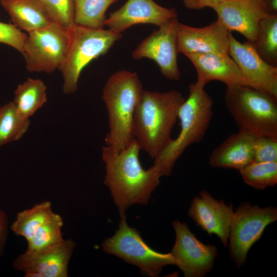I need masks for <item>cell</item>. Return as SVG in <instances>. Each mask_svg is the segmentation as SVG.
<instances>
[{"label": "cell", "mask_w": 277, "mask_h": 277, "mask_svg": "<svg viewBox=\"0 0 277 277\" xmlns=\"http://www.w3.org/2000/svg\"><path fill=\"white\" fill-rule=\"evenodd\" d=\"M141 147L135 139L117 152L105 146L102 159L105 165L104 184L109 189L120 215L131 206L146 205L162 176L154 165L145 169L140 161Z\"/></svg>", "instance_id": "6da1fadb"}, {"label": "cell", "mask_w": 277, "mask_h": 277, "mask_svg": "<svg viewBox=\"0 0 277 277\" xmlns=\"http://www.w3.org/2000/svg\"><path fill=\"white\" fill-rule=\"evenodd\" d=\"M175 90L166 92L144 90L134 115V139L152 159L171 142L179 109L185 101Z\"/></svg>", "instance_id": "7a4b0ae2"}, {"label": "cell", "mask_w": 277, "mask_h": 277, "mask_svg": "<svg viewBox=\"0 0 277 277\" xmlns=\"http://www.w3.org/2000/svg\"><path fill=\"white\" fill-rule=\"evenodd\" d=\"M144 90L135 72L122 70L113 73L103 90L108 116L106 146L119 152L134 139V115Z\"/></svg>", "instance_id": "3957f363"}, {"label": "cell", "mask_w": 277, "mask_h": 277, "mask_svg": "<svg viewBox=\"0 0 277 277\" xmlns=\"http://www.w3.org/2000/svg\"><path fill=\"white\" fill-rule=\"evenodd\" d=\"M204 87L196 82L189 85L188 96L178 112L180 132L153 159V165L162 176L170 175L185 150L190 145L200 142L206 135L212 117L213 101Z\"/></svg>", "instance_id": "277c9868"}, {"label": "cell", "mask_w": 277, "mask_h": 277, "mask_svg": "<svg viewBox=\"0 0 277 277\" xmlns=\"http://www.w3.org/2000/svg\"><path fill=\"white\" fill-rule=\"evenodd\" d=\"M224 102L240 130L277 138V97L241 84L226 87Z\"/></svg>", "instance_id": "5b68a950"}, {"label": "cell", "mask_w": 277, "mask_h": 277, "mask_svg": "<svg viewBox=\"0 0 277 277\" xmlns=\"http://www.w3.org/2000/svg\"><path fill=\"white\" fill-rule=\"evenodd\" d=\"M71 39L65 61L59 70L63 77V91H76L84 68L92 61L105 54L122 34L109 29L74 25L70 29Z\"/></svg>", "instance_id": "8992f818"}, {"label": "cell", "mask_w": 277, "mask_h": 277, "mask_svg": "<svg viewBox=\"0 0 277 277\" xmlns=\"http://www.w3.org/2000/svg\"><path fill=\"white\" fill-rule=\"evenodd\" d=\"M120 217L118 229L102 244L105 252L138 267L142 273L152 277L157 276L166 266L175 265L170 252L163 253L152 249L138 231L129 226L126 213Z\"/></svg>", "instance_id": "52a82bcc"}, {"label": "cell", "mask_w": 277, "mask_h": 277, "mask_svg": "<svg viewBox=\"0 0 277 277\" xmlns=\"http://www.w3.org/2000/svg\"><path fill=\"white\" fill-rule=\"evenodd\" d=\"M70 29L52 23L28 33L23 46L26 69L30 72L51 73L60 70L70 45Z\"/></svg>", "instance_id": "ba28073f"}, {"label": "cell", "mask_w": 277, "mask_h": 277, "mask_svg": "<svg viewBox=\"0 0 277 277\" xmlns=\"http://www.w3.org/2000/svg\"><path fill=\"white\" fill-rule=\"evenodd\" d=\"M276 220L275 206L261 208L244 202L235 209L228 240L230 257L238 268L245 264L248 251L261 238L265 228Z\"/></svg>", "instance_id": "9c48e42d"}, {"label": "cell", "mask_w": 277, "mask_h": 277, "mask_svg": "<svg viewBox=\"0 0 277 277\" xmlns=\"http://www.w3.org/2000/svg\"><path fill=\"white\" fill-rule=\"evenodd\" d=\"M175 241L170 252L176 265L185 277H203L213 267L218 255L216 247L205 245L190 231L184 222H172Z\"/></svg>", "instance_id": "30bf717a"}, {"label": "cell", "mask_w": 277, "mask_h": 277, "mask_svg": "<svg viewBox=\"0 0 277 277\" xmlns=\"http://www.w3.org/2000/svg\"><path fill=\"white\" fill-rule=\"evenodd\" d=\"M177 17L173 18L159 27L158 30L144 39L132 53L135 60L148 58L159 66L167 78L178 81L181 73L177 66Z\"/></svg>", "instance_id": "8fae6325"}, {"label": "cell", "mask_w": 277, "mask_h": 277, "mask_svg": "<svg viewBox=\"0 0 277 277\" xmlns=\"http://www.w3.org/2000/svg\"><path fill=\"white\" fill-rule=\"evenodd\" d=\"M75 243L71 239L38 249L28 250L16 258L14 269L26 277H66Z\"/></svg>", "instance_id": "7c38bea8"}, {"label": "cell", "mask_w": 277, "mask_h": 277, "mask_svg": "<svg viewBox=\"0 0 277 277\" xmlns=\"http://www.w3.org/2000/svg\"><path fill=\"white\" fill-rule=\"evenodd\" d=\"M228 54L250 86L277 97V67L266 63L252 43H241L229 32Z\"/></svg>", "instance_id": "4fadbf2b"}, {"label": "cell", "mask_w": 277, "mask_h": 277, "mask_svg": "<svg viewBox=\"0 0 277 277\" xmlns=\"http://www.w3.org/2000/svg\"><path fill=\"white\" fill-rule=\"evenodd\" d=\"M233 214L231 204L228 205L223 201L214 199L205 190L193 199L188 212L197 226L209 235H216L224 247L228 245Z\"/></svg>", "instance_id": "5bb4252c"}, {"label": "cell", "mask_w": 277, "mask_h": 277, "mask_svg": "<svg viewBox=\"0 0 277 277\" xmlns=\"http://www.w3.org/2000/svg\"><path fill=\"white\" fill-rule=\"evenodd\" d=\"M212 9L228 31L238 32L252 43L256 41L261 21L268 14L260 0H225Z\"/></svg>", "instance_id": "9a60e30c"}, {"label": "cell", "mask_w": 277, "mask_h": 277, "mask_svg": "<svg viewBox=\"0 0 277 277\" xmlns=\"http://www.w3.org/2000/svg\"><path fill=\"white\" fill-rule=\"evenodd\" d=\"M175 17L177 13L174 8L163 7L153 0H127L106 19L105 26L121 34L134 25L149 24L160 27Z\"/></svg>", "instance_id": "2e32d148"}, {"label": "cell", "mask_w": 277, "mask_h": 277, "mask_svg": "<svg viewBox=\"0 0 277 277\" xmlns=\"http://www.w3.org/2000/svg\"><path fill=\"white\" fill-rule=\"evenodd\" d=\"M229 31L217 19L201 28L189 26L179 22L177 48L185 56L196 53L229 52Z\"/></svg>", "instance_id": "e0dca14e"}, {"label": "cell", "mask_w": 277, "mask_h": 277, "mask_svg": "<svg viewBox=\"0 0 277 277\" xmlns=\"http://www.w3.org/2000/svg\"><path fill=\"white\" fill-rule=\"evenodd\" d=\"M186 56L191 62L196 71V82L204 86L212 81H220L227 86L241 84L250 85L229 54L196 53Z\"/></svg>", "instance_id": "ac0fdd59"}, {"label": "cell", "mask_w": 277, "mask_h": 277, "mask_svg": "<svg viewBox=\"0 0 277 277\" xmlns=\"http://www.w3.org/2000/svg\"><path fill=\"white\" fill-rule=\"evenodd\" d=\"M257 136L239 130L229 136L211 152L209 164L212 168L240 170L253 161V150Z\"/></svg>", "instance_id": "d6986e66"}, {"label": "cell", "mask_w": 277, "mask_h": 277, "mask_svg": "<svg viewBox=\"0 0 277 277\" xmlns=\"http://www.w3.org/2000/svg\"><path fill=\"white\" fill-rule=\"evenodd\" d=\"M0 3L9 14L13 25L28 33L52 23L39 0H0Z\"/></svg>", "instance_id": "ffe728a7"}, {"label": "cell", "mask_w": 277, "mask_h": 277, "mask_svg": "<svg viewBox=\"0 0 277 277\" xmlns=\"http://www.w3.org/2000/svg\"><path fill=\"white\" fill-rule=\"evenodd\" d=\"M47 101L44 83L40 79L29 77L17 86L13 103L19 114L24 118L29 119Z\"/></svg>", "instance_id": "44dd1931"}, {"label": "cell", "mask_w": 277, "mask_h": 277, "mask_svg": "<svg viewBox=\"0 0 277 277\" xmlns=\"http://www.w3.org/2000/svg\"><path fill=\"white\" fill-rule=\"evenodd\" d=\"M52 212L49 201L35 204L31 208L17 213L11 229L15 234L23 236L28 242Z\"/></svg>", "instance_id": "7402d4cb"}, {"label": "cell", "mask_w": 277, "mask_h": 277, "mask_svg": "<svg viewBox=\"0 0 277 277\" xmlns=\"http://www.w3.org/2000/svg\"><path fill=\"white\" fill-rule=\"evenodd\" d=\"M118 1L74 0L75 24L91 28H103L106 12Z\"/></svg>", "instance_id": "603a6c76"}, {"label": "cell", "mask_w": 277, "mask_h": 277, "mask_svg": "<svg viewBox=\"0 0 277 277\" xmlns=\"http://www.w3.org/2000/svg\"><path fill=\"white\" fill-rule=\"evenodd\" d=\"M29 119L24 118L13 102L0 107V147L21 139L27 132Z\"/></svg>", "instance_id": "cb8c5ba5"}, {"label": "cell", "mask_w": 277, "mask_h": 277, "mask_svg": "<svg viewBox=\"0 0 277 277\" xmlns=\"http://www.w3.org/2000/svg\"><path fill=\"white\" fill-rule=\"evenodd\" d=\"M259 55L268 64L277 65V15L267 14L261 21L257 39L252 43Z\"/></svg>", "instance_id": "d4e9b609"}, {"label": "cell", "mask_w": 277, "mask_h": 277, "mask_svg": "<svg viewBox=\"0 0 277 277\" xmlns=\"http://www.w3.org/2000/svg\"><path fill=\"white\" fill-rule=\"evenodd\" d=\"M239 171L244 182L255 189L263 190L277 183V162L252 161Z\"/></svg>", "instance_id": "484cf974"}, {"label": "cell", "mask_w": 277, "mask_h": 277, "mask_svg": "<svg viewBox=\"0 0 277 277\" xmlns=\"http://www.w3.org/2000/svg\"><path fill=\"white\" fill-rule=\"evenodd\" d=\"M63 225L61 216L52 212L27 242V250L41 249L63 241L61 231Z\"/></svg>", "instance_id": "4316f807"}, {"label": "cell", "mask_w": 277, "mask_h": 277, "mask_svg": "<svg viewBox=\"0 0 277 277\" xmlns=\"http://www.w3.org/2000/svg\"><path fill=\"white\" fill-rule=\"evenodd\" d=\"M47 11L52 23L70 29L74 25V0H39Z\"/></svg>", "instance_id": "83f0119b"}, {"label": "cell", "mask_w": 277, "mask_h": 277, "mask_svg": "<svg viewBox=\"0 0 277 277\" xmlns=\"http://www.w3.org/2000/svg\"><path fill=\"white\" fill-rule=\"evenodd\" d=\"M253 161L256 162H277V138L257 136L254 146Z\"/></svg>", "instance_id": "f1b7e54d"}, {"label": "cell", "mask_w": 277, "mask_h": 277, "mask_svg": "<svg viewBox=\"0 0 277 277\" xmlns=\"http://www.w3.org/2000/svg\"><path fill=\"white\" fill-rule=\"evenodd\" d=\"M27 35L12 24L0 22V43L7 45L22 53Z\"/></svg>", "instance_id": "f546056e"}, {"label": "cell", "mask_w": 277, "mask_h": 277, "mask_svg": "<svg viewBox=\"0 0 277 277\" xmlns=\"http://www.w3.org/2000/svg\"><path fill=\"white\" fill-rule=\"evenodd\" d=\"M9 221L5 211L0 208V258L3 254L6 244Z\"/></svg>", "instance_id": "4dcf8cb0"}, {"label": "cell", "mask_w": 277, "mask_h": 277, "mask_svg": "<svg viewBox=\"0 0 277 277\" xmlns=\"http://www.w3.org/2000/svg\"><path fill=\"white\" fill-rule=\"evenodd\" d=\"M225 0H183L185 6L192 10H200L205 7L213 8Z\"/></svg>", "instance_id": "1f68e13d"}, {"label": "cell", "mask_w": 277, "mask_h": 277, "mask_svg": "<svg viewBox=\"0 0 277 277\" xmlns=\"http://www.w3.org/2000/svg\"><path fill=\"white\" fill-rule=\"evenodd\" d=\"M260 1L267 14L277 15V0H260Z\"/></svg>", "instance_id": "d6a6232c"}]
</instances>
